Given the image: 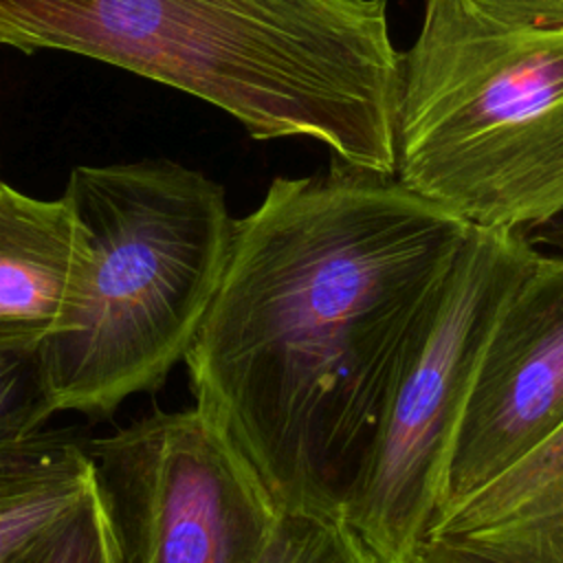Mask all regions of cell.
Returning a JSON list of instances; mask_svg holds the SVG:
<instances>
[{"mask_svg":"<svg viewBox=\"0 0 563 563\" xmlns=\"http://www.w3.org/2000/svg\"><path fill=\"white\" fill-rule=\"evenodd\" d=\"M409 563H563V427L435 515Z\"/></svg>","mask_w":563,"mask_h":563,"instance_id":"obj_8","label":"cell"},{"mask_svg":"<svg viewBox=\"0 0 563 563\" xmlns=\"http://www.w3.org/2000/svg\"><path fill=\"white\" fill-rule=\"evenodd\" d=\"M537 255L521 231L471 224L435 317L394 391L365 484L345 515L376 563H409L435 515L486 339Z\"/></svg>","mask_w":563,"mask_h":563,"instance_id":"obj_5","label":"cell"},{"mask_svg":"<svg viewBox=\"0 0 563 563\" xmlns=\"http://www.w3.org/2000/svg\"><path fill=\"white\" fill-rule=\"evenodd\" d=\"M90 488L84 442L42 431L0 453V559Z\"/></svg>","mask_w":563,"mask_h":563,"instance_id":"obj_10","label":"cell"},{"mask_svg":"<svg viewBox=\"0 0 563 563\" xmlns=\"http://www.w3.org/2000/svg\"><path fill=\"white\" fill-rule=\"evenodd\" d=\"M0 44L92 57L198 97L257 141L308 136L394 176L385 0H0Z\"/></svg>","mask_w":563,"mask_h":563,"instance_id":"obj_2","label":"cell"},{"mask_svg":"<svg viewBox=\"0 0 563 563\" xmlns=\"http://www.w3.org/2000/svg\"><path fill=\"white\" fill-rule=\"evenodd\" d=\"M90 249L77 295L42 343L55 413L110 418L156 391L218 290L231 233L224 189L167 158L79 165L64 191Z\"/></svg>","mask_w":563,"mask_h":563,"instance_id":"obj_4","label":"cell"},{"mask_svg":"<svg viewBox=\"0 0 563 563\" xmlns=\"http://www.w3.org/2000/svg\"><path fill=\"white\" fill-rule=\"evenodd\" d=\"M561 427L563 255L539 251L486 339L435 515L475 495Z\"/></svg>","mask_w":563,"mask_h":563,"instance_id":"obj_7","label":"cell"},{"mask_svg":"<svg viewBox=\"0 0 563 563\" xmlns=\"http://www.w3.org/2000/svg\"><path fill=\"white\" fill-rule=\"evenodd\" d=\"M394 176L475 227L563 213V0H424Z\"/></svg>","mask_w":563,"mask_h":563,"instance_id":"obj_3","label":"cell"},{"mask_svg":"<svg viewBox=\"0 0 563 563\" xmlns=\"http://www.w3.org/2000/svg\"><path fill=\"white\" fill-rule=\"evenodd\" d=\"M0 563H114L108 526L92 486Z\"/></svg>","mask_w":563,"mask_h":563,"instance_id":"obj_12","label":"cell"},{"mask_svg":"<svg viewBox=\"0 0 563 563\" xmlns=\"http://www.w3.org/2000/svg\"><path fill=\"white\" fill-rule=\"evenodd\" d=\"M468 231L396 176L339 161L275 178L233 222L183 363L194 407L282 512L345 519Z\"/></svg>","mask_w":563,"mask_h":563,"instance_id":"obj_1","label":"cell"},{"mask_svg":"<svg viewBox=\"0 0 563 563\" xmlns=\"http://www.w3.org/2000/svg\"><path fill=\"white\" fill-rule=\"evenodd\" d=\"M51 416L42 343H0V453L42 433Z\"/></svg>","mask_w":563,"mask_h":563,"instance_id":"obj_11","label":"cell"},{"mask_svg":"<svg viewBox=\"0 0 563 563\" xmlns=\"http://www.w3.org/2000/svg\"><path fill=\"white\" fill-rule=\"evenodd\" d=\"M534 246H548L552 249V253L563 255V213H559L556 218L548 220L545 224H539L530 231L523 233Z\"/></svg>","mask_w":563,"mask_h":563,"instance_id":"obj_14","label":"cell"},{"mask_svg":"<svg viewBox=\"0 0 563 563\" xmlns=\"http://www.w3.org/2000/svg\"><path fill=\"white\" fill-rule=\"evenodd\" d=\"M88 262L86 235L64 196L42 200L0 180V343H44Z\"/></svg>","mask_w":563,"mask_h":563,"instance_id":"obj_9","label":"cell"},{"mask_svg":"<svg viewBox=\"0 0 563 563\" xmlns=\"http://www.w3.org/2000/svg\"><path fill=\"white\" fill-rule=\"evenodd\" d=\"M114 563H257L282 515L196 407L84 442Z\"/></svg>","mask_w":563,"mask_h":563,"instance_id":"obj_6","label":"cell"},{"mask_svg":"<svg viewBox=\"0 0 563 563\" xmlns=\"http://www.w3.org/2000/svg\"><path fill=\"white\" fill-rule=\"evenodd\" d=\"M257 563H376L343 517L282 512Z\"/></svg>","mask_w":563,"mask_h":563,"instance_id":"obj_13","label":"cell"}]
</instances>
